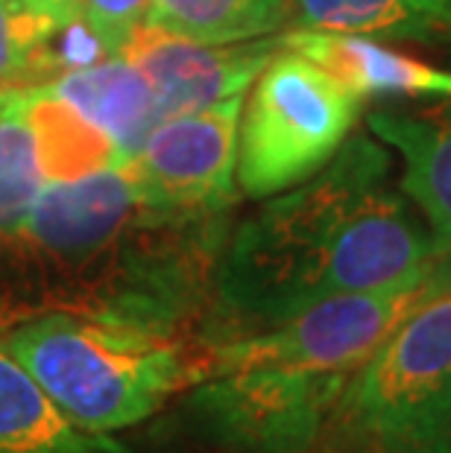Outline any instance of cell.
<instances>
[{"instance_id": "6da1fadb", "label": "cell", "mask_w": 451, "mask_h": 453, "mask_svg": "<svg viewBox=\"0 0 451 453\" xmlns=\"http://www.w3.org/2000/svg\"><path fill=\"white\" fill-rule=\"evenodd\" d=\"M229 214L147 205L123 167L44 185L0 226V331L44 313L203 336Z\"/></svg>"}, {"instance_id": "7a4b0ae2", "label": "cell", "mask_w": 451, "mask_h": 453, "mask_svg": "<svg viewBox=\"0 0 451 453\" xmlns=\"http://www.w3.org/2000/svg\"><path fill=\"white\" fill-rule=\"evenodd\" d=\"M390 147L354 134L320 173L229 231L206 336L264 331L311 304L390 287L443 252L390 181Z\"/></svg>"}, {"instance_id": "3957f363", "label": "cell", "mask_w": 451, "mask_h": 453, "mask_svg": "<svg viewBox=\"0 0 451 453\" xmlns=\"http://www.w3.org/2000/svg\"><path fill=\"white\" fill-rule=\"evenodd\" d=\"M76 427L114 436L144 424L170 398L208 378L211 342L147 327L44 313L0 334Z\"/></svg>"}, {"instance_id": "277c9868", "label": "cell", "mask_w": 451, "mask_h": 453, "mask_svg": "<svg viewBox=\"0 0 451 453\" xmlns=\"http://www.w3.org/2000/svg\"><path fill=\"white\" fill-rule=\"evenodd\" d=\"M316 453H451V293L352 372Z\"/></svg>"}, {"instance_id": "5b68a950", "label": "cell", "mask_w": 451, "mask_h": 453, "mask_svg": "<svg viewBox=\"0 0 451 453\" xmlns=\"http://www.w3.org/2000/svg\"><path fill=\"white\" fill-rule=\"evenodd\" d=\"M237 127V190L249 199L284 194L340 152L363 111L346 82L282 47L261 67Z\"/></svg>"}, {"instance_id": "8992f818", "label": "cell", "mask_w": 451, "mask_h": 453, "mask_svg": "<svg viewBox=\"0 0 451 453\" xmlns=\"http://www.w3.org/2000/svg\"><path fill=\"white\" fill-rule=\"evenodd\" d=\"M352 374L244 365L208 374L185 392L182 416L226 453H316Z\"/></svg>"}, {"instance_id": "52a82bcc", "label": "cell", "mask_w": 451, "mask_h": 453, "mask_svg": "<svg viewBox=\"0 0 451 453\" xmlns=\"http://www.w3.org/2000/svg\"><path fill=\"white\" fill-rule=\"evenodd\" d=\"M244 94L159 123L127 161L138 196L176 214H229L237 196V127Z\"/></svg>"}, {"instance_id": "ba28073f", "label": "cell", "mask_w": 451, "mask_h": 453, "mask_svg": "<svg viewBox=\"0 0 451 453\" xmlns=\"http://www.w3.org/2000/svg\"><path fill=\"white\" fill-rule=\"evenodd\" d=\"M278 50V33L249 42L211 44L141 27L121 56L147 73L156 97V123H165L249 91L261 67Z\"/></svg>"}, {"instance_id": "9c48e42d", "label": "cell", "mask_w": 451, "mask_h": 453, "mask_svg": "<svg viewBox=\"0 0 451 453\" xmlns=\"http://www.w3.org/2000/svg\"><path fill=\"white\" fill-rule=\"evenodd\" d=\"M109 56L80 0H0V91L47 85Z\"/></svg>"}, {"instance_id": "30bf717a", "label": "cell", "mask_w": 451, "mask_h": 453, "mask_svg": "<svg viewBox=\"0 0 451 453\" xmlns=\"http://www.w3.org/2000/svg\"><path fill=\"white\" fill-rule=\"evenodd\" d=\"M372 138L401 158V194L410 199L443 257H451V100L378 105L367 114Z\"/></svg>"}, {"instance_id": "8fae6325", "label": "cell", "mask_w": 451, "mask_h": 453, "mask_svg": "<svg viewBox=\"0 0 451 453\" xmlns=\"http://www.w3.org/2000/svg\"><path fill=\"white\" fill-rule=\"evenodd\" d=\"M278 35H282V47L308 56L311 62L325 67L340 82H346L363 100H451V71L414 59V56L401 50H393V47H387V42L325 30H291Z\"/></svg>"}, {"instance_id": "7c38bea8", "label": "cell", "mask_w": 451, "mask_h": 453, "mask_svg": "<svg viewBox=\"0 0 451 453\" xmlns=\"http://www.w3.org/2000/svg\"><path fill=\"white\" fill-rule=\"evenodd\" d=\"M47 85L85 120L109 134L118 143L123 161L136 158L147 134L159 127L152 85L147 73L127 56H109Z\"/></svg>"}, {"instance_id": "4fadbf2b", "label": "cell", "mask_w": 451, "mask_h": 453, "mask_svg": "<svg viewBox=\"0 0 451 453\" xmlns=\"http://www.w3.org/2000/svg\"><path fill=\"white\" fill-rule=\"evenodd\" d=\"M0 453H132L114 436L89 433L56 407L35 378L0 349Z\"/></svg>"}, {"instance_id": "5bb4252c", "label": "cell", "mask_w": 451, "mask_h": 453, "mask_svg": "<svg viewBox=\"0 0 451 453\" xmlns=\"http://www.w3.org/2000/svg\"><path fill=\"white\" fill-rule=\"evenodd\" d=\"M284 21L376 42H451V0H291Z\"/></svg>"}, {"instance_id": "9a60e30c", "label": "cell", "mask_w": 451, "mask_h": 453, "mask_svg": "<svg viewBox=\"0 0 451 453\" xmlns=\"http://www.w3.org/2000/svg\"><path fill=\"white\" fill-rule=\"evenodd\" d=\"M27 118L33 123L38 156L47 185L74 181L91 173L123 167V156L109 134L85 120L71 103H65L51 85L24 88Z\"/></svg>"}, {"instance_id": "2e32d148", "label": "cell", "mask_w": 451, "mask_h": 453, "mask_svg": "<svg viewBox=\"0 0 451 453\" xmlns=\"http://www.w3.org/2000/svg\"><path fill=\"white\" fill-rule=\"evenodd\" d=\"M291 0H150L144 30L229 44L273 35L284 24Z\"/></svg>"}, {"instance_id": "e0dca14e", "label": "cell", "mask_w": 451, "mask_h": 453, "mask_svg": "<svg viewBox=\"0 0 451 453\" xmlns=\"http://www.w3.org/2000/svg\"><path fill=\"white\" fill-rule=\"evenodd\" d=\"M33 123L27 118L24 88L0 91V226L15 223L44 190Z\"/></svg>"}, {"instance_id": "ac0fdd59", "label": "cell", "mask_w": 451, "mask_h": 453, "mask_svg": "<svg viewBox=\"0 0 451 453\" xmlns=\"http://www.w3.org/2000/svg\"><path fill=\"white\" fill-rule=\"evenodd\" d=\"M150 0H80V9L91 30L109 47L112 56H121L141 30Z\"/></svg>"}, {"instance_id": "d6986e66", "label": "cell", "mask_w": 451, "mask_h": 453, "mask_svg": "<svg viewBox=\"0 0 451 453\" xmlns=\"http://www.w3.org/2000/svg\"><path fill=\"white\" fill-rule=\"evenodd\" d=\"M448 264H451V257H448Z\"/></svg>"}]
</instances>
